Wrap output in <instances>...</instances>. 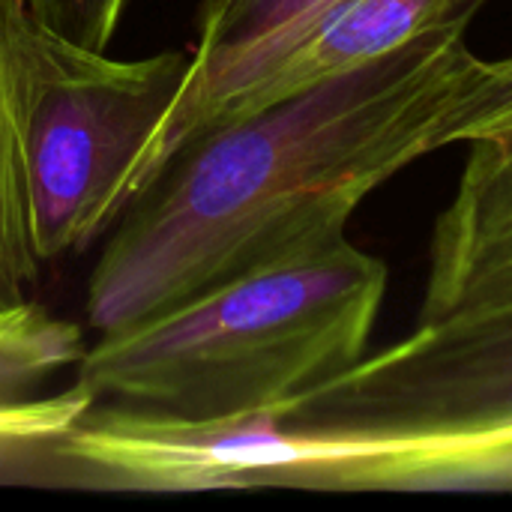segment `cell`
Wrapping results in <instances>:
<instances>
[{
  "mask_svg": "<svg viewBox=\"0 0 512 512\" xmlns=\"http://www.w3.org/2000/svg\"><path fill=\"white\" fill-rule=\"evenodd\" d=\"M453 144L512 147V54L471 66L435 132V150Z\"/></svg>",
  "mask_w": 512,
  "mask_h": 512,
  "instance_id": "9",
  "label": "cell"
},
{
  "mask_svg": "<svg viewBox=\"0 0 512 512\" xmlns=\"http://www.w3.org/2000/svg\"><path fill=\"white\" fill-rule=\"evenodd\" d=\"M512 447V303L417 330L249 420L234 465L255 486L444 489Z\"/></svg>",
  "mask_w": 512,
  "mask_h": 512,
  "instance_id": "3",
  "label": "cell"
},
{
  "mask_svg": "<svg viewBox=\"0 0 512 512\" xmlns=\"http://www.w3.org/2000/svg\"><path fill=\"white\" fill-rule=\"evenodd\" d=\"M222 6H225V0H201V6H198V18H195V27L207 24V21H210Z\"/></svg>",
  "mask_w": 512,
  "mask_h": 512,
  "instance_id": "13",
  "label": "cell"
},
{
  "mask_svg": "<svg viewBox=\"0 0 512 512\" xmlns=\"http://www.w3.org/2000/svg\"><path fill=\"white\" fill-rule=\"evenodd\" d=\"M336 3L342 0H225V6L198 27L183 90L129 168L120 189V213L207 129L228 99L270 69Z\"/></svg>",
  "mask_w": 512,
  "mask_h": 512,
  "instance_id": "5",
  "label": "cell"
},
{
  "mask_svg": "<svg viewBox=\"0 0 512 512\" xmlns=\"http://www.w3.org/2000/svg\"><path fill=\"white\" fill-rule=\"evenodd\" d=\"M387 291V264L330 234L99 333L78 384L105 405L210 423L276 411L354 366Z\"/></svg>",
  "mask_w": 512,
  "mask_h": 512,
  "instance_id": "2",
  "label": "cell"
},
{
  "mask_svg": "<svg viewBox=\"0 0 512 512\" xmlns=\"http://www.w3.org/2000/svg\"><path fill=\"white\" fill-rule=\"evenodd\" d=\"M129 0H27L30 12L66 39L105 51Z\"/></svg>",
  "mask_w": 512,
  "mask_h": 512,
  "instance_id": "11",
  "label": "cell"
},
{
  "mask_svg": "<svg viewBox=\"0 0 512 512\" xmlns=\"http://www.w3.org/2000/svg\"><path fill=\"white\" fill-rule=\"evenodd\" d=\"M27 0H0V312L21 306L39 282L27 195V93H30Z\"/></svg>",
  "mask_w": 512,
  "mask_h": 512,
  "instance_id": "8",
  "label": "cell"
},
{
  "mask_svg": "<svg viewBox=\"0 0 512 512\" xmlns=\"http://www.w3.org/2000/svg\"><path fill=\"white\" fill-rule=\"evenodd\" d=\"M192 51L108 57L39 21L30 24L27 195L42 264L84 252L120 219V189L168 108Z\"/></svg>",
  "mask_w": 512,
  "mask_h": 512,
  "instance_id": "4",
  "label": "cell"
},
{
  "mask_svg": "<svg viewBox=\"0 0 512 512\" xmlns=\"http://www.w3.org/2000/svg\"><path fill=\"white\" fill-rule=\"evenodd\" d=\"M465 3L471 0H342L246 90L228 99L207 129L363 69L438 27Z\"/></svg>",
  "mask_w": 512,
  "mask_h": 512,
  "instance_id": "7",
  "label": "cell"
},
{
  "mask_svg": "<svg viewBox=\"0 0 512 512\" xmlns=\"http://www.w3.org/2000/svg\"><path fill=\"white\" fill-rule=\"evenodd\" d=\"M512 303V147L468 144L429 240L417 324Z\"/></svg>",
  "mask_w": 512,
  "mask_h": 512,
  "instance_id": "6",
  "label": "cell"
},
{
  "mask_svg": "<svg viewBox=\"0 0 512 512\" xmlns=\"http://www.w3.org/2000/svg\"><path fill=\"white\" fill-rule=\"evenodd\" d=\"M489 483L495 489L512 486V447L492 453V459H489Z\"/></svg>",
  "mask_w": 512,
  "mask_h": 512,
  "instance_id": "12",
  "label": "cell"
},
{
  "mask_svg": "<svg viewBox=\"0 0 512 512\" xmlns=\"http://www.w3.org/2000/svg\"><path fill=\"white\" fill-rule=\"evenodd\" d=\"M93 405L96 399L78 381L54 396H27L18 402H6L0 405V444H54Z\"/></svg>",
  "mask_w": 512,
  "mask_h": 512,
  "instance_id": "10",
  "label": "cell"
},
{
  "mask_svg": "<svg viewBox=\"0 0 512 512\" xmlns=\"http://www.w3.org/2000/svg\"><path fill=\"white\" fill-rule=\"evenodd\" d=\"M471 0L405 48L195 135L120 213L84 315L96 333L348 231L363 198L435 153L480 54Z\"/></svg>",
  "mask_w": 512,
  "mask_h": 512,
  "instance_id": "1",
  "label": "cell"
}]
</instances>
